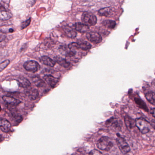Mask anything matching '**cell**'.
Wrapping results in <instances>:
<instances>
[{"label": "cell", "mask_w": 155, "mask_h": 155, "mask_svg": "<svg viewBox=\"0 0 155 155\" xmlns=\"http://www.w3.org/2000/svg\"><path fill=\"white\" fill-rule=\"evenodd\" d=\"M113 146V142L108 137H102L97 142V147L102 150L109 151Z\"/></svg>", "instance_id": "obj_1"}, {"label": "cell", "mask_w": 155, "mask_h": 155, "mask_svg": "<svg viewBox=\"0 0 155 155\" xmlns=\"http://www.w3.org/2000/svg\"><path fill=\"white\" fill-rule=\"evenodd\" d=\"M82 21L83 24L88 27L93 26L97 23V18L92 13L86 11L83 13Z\"/></svg>", "instance_id": "obj_2"}, {"label": "cell", "mask_w": 155, "mask_h": 155, "mask_svg": "<svg viewBox=\"0 0 155 155\" xmlns=\"http://www.w3.org/2000/svg\"><path fill=\"white\" fill-rule=\"evenodd\" d=\"M135 124L142 134H146L149 132L150 124L144 119L141 118L137 119L135 120Z\"/></svg>", "instance_id": "obj_3"}, {"label": "cell", "mask_w": 155, "mask_h": 155, "mask_svg": "<svg viewBox=\"0 0 155 155\" xmlns=\"http://www.w3.org/2000/svg\"><path fill=\"white\" fill-rule=\"evenodd\" d=\"M116 142L119 149L122 154L125 155L130 151L131 149L128 144L122 137L118 136Z\"/></svg>", "instance_id": "obj_4"}, {"label": "cell", "mask_w": 155, "mask_h": 155, "mask_svg": "<svg viewBox=\"0 0 155 155\" xmlns=\"http://www.w3.org/2000/svg\"><path fill=\"white\" fill-rule=\"evenodd\" d=\"M23 67L26 71L32 73L37 72L40 69V66L38 63L33 60L26 62L23 65Z\"/></svg>", "instance_id": "obj_5"}, {"label": "cell", "mask_w": 155, "mask_h": 155, "mask_svg": "<svg viewBox=\"0 0 155 155\" xmlns=\"http://www.w3.org/2000/svg\"><path fill=\"white\" fill-rule=\"evenodd\" d=\"M107 127H109L115 131H120L122 124L119 119L116 118H111L106 122Z\"/></svg>", "instance_id": "obj_6"}, {"label": "cell", "mask_w": 155, "mask_h": 155, "mask_svg": "<svg viewBox=\"0 0 155 155\" xmlns=\"http://www.w3.org/2000/svg\"><path fill=\"white\" fill-rule=\"evenodd\" d=\"M86 38L94 44H99L102 42V37L98 33L95 32H88L86 35Z\"/></svg>", "instance_id": "obj_7"}, {"label": "cell", "mask_w": 155, "mask_h": 155, "mask_svg": "<svg viewBox=\"0 0 155 155\" xmlns=\"http://www.w3.org/2000/svg\"><path fill=\"white\" fill-rule=\"evenodd\" d=\"M43 79H44V81L52 88L55 87L56 86L59 82L58 78L55 77L54 76H51V75H46L44 76Z\"/></svg>", "instance_id": "obj_8"}, {"label": "cell", "mask_w": 155, "mask_h": 155, "mask_svg": "<svg viewBox=\"0 0 155 155\" xmlns=\"http://www.w3.org/2000/svg\"><path fill=\"white\" fill-rule=\"evenodd\" d=\"M114 11L110 7L103 8L98 11V13L100 16L106 17H111L114 14Z\"/></svg>", "instance_id": "obj_9"}, {"label": "cell", "mask_w": 155, "mask_h": 155, "mask_svg": "<svg viewBox=\"0 0 155 155\" xmlns=\"http://www.w3.org/2000/svg\"><path fill=\"white\" fill-rule=\"evenodd\" d=\"M2 99L6 103L10 106H18L21 103L19 100L11 96H7V95L3 96L2 97Z\"/></svg>", "instance_id": "obj_10"}, {"label": "cell", "mask_w": 155, "mask_h": 155, "mask_svg": "<svg viewBox=\"0 0 155 155\" xmlns=\"http://www.w3.org/2000/svg\"><path fill=\"white\" fill-rule=\"evenodd\" d=\"M75 30L82 33H86L89 31V27L81 22H77L74 25Z\"/></svg>", "instance_id": "obj_11"}, {"label": "cell", "mask_w": 155, "mask_h": 155, "mask_svg": "<svg viewBox=\"0 0 155 155\" xmlns=\"http://www.w3.org/2000/svg\"><path fill=\"white\" fill-rule=\"evenodd\" d=\"M0 128L3 132L8 133L10 131L11 125L7 120L1 118L0 122Z\"/></svg>", "instance_id": "obj_12"}, {"label": "cell", "mask_w": 155, "mask_h": 155, "mask_svg": "<svg viewBox=\"0 0 155 155\" xmlns=\"http://www.w3.org/2000/svg\"><path fill=\"white\" fill-rule=\"evenodd\" d=\"M63 30L67 37L71 38H74L77 36V33L76 31L70 26H65L63 27Z\"/></svg>", "instance_id": "obj_13"}, {"label": "cell", "mask_w": 155, "mask_h": 155, "mask_svg": "<svg viewBox=\"0 0 155 155\" xmlns=\"http://www.w3.org/2000/svg\"><path fill=\"white\" fill-rule=\"evenodd\" d=\"M26 94L28 96L29 98L31 101L36 100L39 96V92L37 89L34 88L28 89L26 91Z\"/></svg>", "instance_id": "obj_14"}, {"label": "cell", "mask_w": 155, "mask_h": 155, "mask_svg": "<svg viewBox=\"0 0 155 155\" xmlns=\"http://www.w3.org/2000/svg\"><path fill=\"white\" fill-rule=\"evenodd\" d=\"M54 58L56 62L64 68H68L71 66V63L70 62H68L66 59L62 58L61 57H57Z\"/></svg>", "instance_id": "obj_15"}, {"label": "cell", "mask_w": 155, "mask_h": 155, "mask_svg": "<svg viewBox=\"0 0 155 155\" xmlns=\"http://www.w3.org/2000/svg\"><path fill=\"white\" fill-rule=\"evenodd\" d=\"M40 60H41V62L42 63L44 64L45 65L50 66V67H54L56 65L55 61L51 59L48 57H42Z\"/></svg>", "instance_id": "obj_16"}, {"label": "cell", "mask_w": 155, "mask_h": 155, "mask_svg": "<svg viewBox=\"0 0 155 155\" xmlns=\"http://www.w3.org/2000/svg\"><path fill=\"white\" fill-rule=\"evenodd\" d=\"M12 18L11 12L7 10H1L0 12V18L1 20L7 21Z\"/></svg>", "instance_id": "obj_17"}, {"label": "cell", "mask_w": 155, "mask_h": 155, "mask_svg": "<svg viewBox=\"0 0 155 155\" xmlns=\"http://www.w3.org/2000/svg\"><path fill=\"white\" fill-rule=\"evenodd\" d=\"M124 120L126 127L128 130H131L134 127V125H136L135 121H134L131 118L128 116H126L124 118Z\"/></svg>", "instance_id": "obj_18"}, {"label": "cell", "mask_w": 155, "mask_h": 155, "mask_svg": "<svg viewBox=\"0 0 155 155\" xmlns=\"http://www.w3.org/2000/svg\"><path fill=\"white\" fill-rule=\"evenodd\" d=\"M146 99L152 105H155V93L153 92H149L146 94Z\"/></svg>", "instance_id": "obj_19"}, {"label": "cell", "mask_w": 155, "mask_h": 155, "mask_svg": "<svg viewBox=\"0 0 155 155\" xmlns=\"http://www.w3.org/2000/svg\"><path fill=\"white\" fill-rule=\"evenodd\" d=\"M79 48L83 50H89L92 48V45L86 41H79L78 43Z\"/></svg>", "instance_id": "obj_20"}, {"label": "cell", "mask_w": 155, "mask_h": 155, "mask_svg": "<svg viewBox=\"0 0 155 155\" xmlns=\"http://www.w3.org/2000/svg\"><path fill=\"white\" fill-rule=\"evenodd\" d=\"M18 81L19 83L20 86L23 88H28L31 86L30 82L27 79L24 77H22L20 78Z\"/></svg>", "instance_id": "obj_21"}, {"label": "cell", "mask_w": 155, "mask_h": 155, "mask_svg": "<svg viewBox=\"0 0 155 155\" xmlns=\"http://www.w3.org/2000/svg\"><path fill=\"white\" fill-rule=\"evenodd\" d=\"M102 24L103 26H105L108 28L112 29L114 28L116 25V23L114 21L111 20H106L103 21Z\"/></svg>", "instance_id": "obj_22"}, {"label": "cell", "mask_w": 155, "mask_h": 155, "mask_svg": "<svg viewBox=\"0 0 155 155\" xmlns=\"http://www.w3.org/2000/svg\"><path fill=\"white\" fill-rule=\"evenodd\" d=\"M135 102H136V104H137L139 107H140V108H141L143 109L145 111H148V109L147 107L146 106L145 102H143L141 99H139V98H135Z\"/></svg>", "instance_id": "obj_23"}, {"label": "cell", "mask_w": 155, "mask_h": 155, "mask_svg": "<svg viewBox=\"0 0 155 155\" xmlns=\"http://www.w3.org/2000/svg\"><path fill=\"white\" fill-rule=\"evenodd\" d=\"M68 47L70 50H73V51H75L76 50L80 49L78 43H76V42H72L70 43L68 45Z\"/></svg>", "instance_id": "obj_24"}, {"label": "cell", "mask_w": 155, "mask_h": 155, "mask_svg": "<svg viewBox=\"0 0 155 155\" xmlns=\"http://www.w3.org/2000/svg\"><path fill=\"white\" fill-rule=\"evenodd\" d=\"M10 63V62L8 60H5V61L2 62L0 64V71H1V72H2L3 70H4L9 65Z\"/></svg>", "instance_id": "obj_25"}, {"label": "cell", "mask_w": 155, "mask_h": 155, "mask_svg": "<svg viewBox=\"0 0 155 155\" xmlns=\"http://www.w3.org/2000/svg\"><path fill=\"white\" fill-rule=\"evenodd\" d=\"M31 22V18L26 20V21H23L21 24V30H23L26 28H27V27L29 26Z\"/></svg>", "instance_id": "obj_26"}, {"label": "cell", "mask_w": 155, "mask_h": 155, "mask_svg": "<svg viewBox=\"0 0 155 155\" xmlns=\"http://www.w3.org/2000/svg\"><path fill=\"white\" fill-rule=\"evenodd\" d=\"M90 155H103L102 152L97 150H93L90 153Z\"/></svg>", "instance_id": "obj_27"}, {"label": "cell", "mask_w": 155, "mask_h": 155, "mask_svg": "<svg viewBox=\"0 0 155 155\" xmlns=\"http://www.w3.org/2000/svg\"><path fill=\"white\" fill-rule=\"evenodd\" d=\"M150 124V126H151L155 130V120H152Z\"/></svg>", "instance_id": "obj_28"}, {"label": "cell", "mask_w": 155, "mask_h": 155, "mask_svg": "<svg viewBox=\"0 0 155 155\" xmlns=\"http://www.w3.org/2000/svg\"><path fill=\"white\" fill-rule=\"evenodd\" d=\"M150 114L152 115V116L154 118H155V108L151 109V110H150Z\"/></svg>", "instance_id": "obj_29"}]
</instances>
